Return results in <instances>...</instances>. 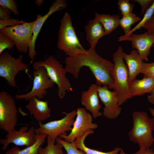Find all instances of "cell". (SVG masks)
Returning <instances> with one entry per match:
<instances>
[{
  "mask_svg": "<svg viewBox=\"0 0 154 154\" xmlns=\"http://www.w3.org/2000/svg\"><path fill=\"white\" fill-rule=\"evenodd\" d=\"M66 73L75 79L78 78L80 69L88 67L94 75L98 86H107L112 89L114 81L111 75L114 64L99 56L95 48L90 47L83 52L66 57L64 60Z\"/></svg>",
  "mask_w": 154,
  "mask_h": 154,
  "instance_id": "obj_1",
  "label": "cell"
},
{
  "mask_svg": "<svg viewBox=\"0 0 154 154\" xmlns=\"http://www.w3.org/2000/svg\"><path fill=\"white\" fill-rule=\"evenodd\" d=\"M133 127L128 133L130 140L140 148H149L154 143L152 132L154 130V118H149L145 112L135 111L132 114Z\"/></svg>",
  "mask_w": 154,
  "mask_h": 154,
  "instance_id": "obj_2",
  "label": "cell"
},
{
  "mask_svg": "<svg viewBox=\"0 0 154 154\" xmlns=\"http://www.w3.org/2000/svg\"><path fill=\"white\" fill-rule=\"evenodd\" d=\"M123 52L122 47L119 46L112 55L114 66L111 73L114 81L112 89L117 93L119 106L133 97L129 91L128 69L123 61Z\"/></svg>",
  "mask_w": 154,
  "mask_h": 154,
  "instance_id": "obj_3",
  "label": "cell"
},
{
  "mask_svg": "<svg viewBox=\"0 0 154 154\" xmlns=\"http://www.w3.org/2000/svg\"><path fill=\"white\" fill-rule=\"evenodd\" d=\"M60 23L58 35V48L67 56L84 52L86 50L79 41L70 14L65 13L60 20Z\"/></svg>",
  "mask_w": 154,
  "mask_h": 154,
  "instance_id": "obj_4",
  "label": "cell"
},
{
  "mask_svg": "<svg viewBox=\"0 0 154 154\" xmlns=\"http://www.w3.org/2000/svg\"><path fill=\"white\" fill-rule=\"evenodd\" d=\"M33 67L34 70L40 67L45 68L50 78L57 86L58 95L60 99L64 98L66 92L72 91L71 83L66 76L65 68L54 57L50 56L44 60L35 62Z\"/></svg>",
  "mask_w": 154,
  "mask_h": 154,
  "instance_id": "obj_5",
  "label": "cell"
},
{
  "mask_svg": "<svg viewBox=\"0 0 154 154\" xmlns=\"http://www.w3.org/2000/svg\"><path fill=\"white\" fill-rule=\"evenodd\" d=\"M35 20L16 26L6 27L0 32L10 38L14 42L17 50L21 53L28 51L32 38Z\"/></svg>",
  "mask_w": 154,
  "mask_h": 154,
  "instance_id": "obj_6",
  "label": "cell"
},
{
  "mask_svg": "<svg viewBox=\"0 0 154 154\" xmlns=\"http://www.w3.org/2000/svg\"><path fill=\"white\" fill-rule=\"evenodd\" d=\"M63 114L66 116L61 119L47 122L44 124L38 121L39 127L35 129L36 133L47 135L54 144L57 138L61 134L66 135V131H71L76 115V110L68 113L64 111Z\"/></svg>",
  "mask_w": 154,
  "mask_h": 154,
  "instance_id": "obj_7",
  "label": "cell"
},
{
  "mask_svg": "<svg viewBox=\"0 0 154 154\" xmlns=\"http://www.w3.org/2000/svg\"><path fill=\"white\" fill-rule=\"evenodd\" d=\"M23 56L17 58L13 57L7 50L0 56V76L5 79L10 86L17 87L15 78L20 71L25 70L27 73L28 66L23 62Z\"/></svg>",
  "mask_w": 154,
  "mask_h": 154,
  "instance_id": "obj_8",
  "label": "cell"
},
{
  "mask_svg": "<svg viewBox=\"0 0 154 154\" xmlns=\"http://www.w3.org/2000/svg\"><path fill=\"white\" fill-rule=\"evenodd\" d=\"M18 120L15 102L5 91L0 92V128L7 133L15 130Z\"/></svg>",
  "mask_w": 154,
  "mask_h": 154,
  "instance_id": "obj_9",
  "label": "cell"
},
{
  "mask_svg": "<svg viewBox=\"0 0 154 154\" xmlns=\"http://www.w3.org/2000/svg\"><path fill=\"white\" fill-rule=\"evenodd\" d=\"M33 76V85L31 91L26 94L16 95L17 99H24L28 101L33 97H36L41 100L47 96L46 90L52 88L55 84L49 78L46 69L43 67L34 70Z\"/></svg>",
  "mask_w": 154,
  "mask_h": 154,
  "instance_id": "obj_10",
  "label": "cell"
},
{
  "mask_svg": "<svg viewBox=\"0 0 154 154\" xmlns=\"http://www.w3.org/2000/svg\"><path fill=\"white\" fill-rule=\"evenodd\" d=\"M76 111V117L70 134L68 135L61 134L59 136L68 143L73 142L76 138L83 135L88 130L98 127L97 124L92 122V116L84 108H78Z\"/></svg>",
  "mask_w": 154,
  "mask_h": 154,
  "instance_id": "obj_11",
  "label": "cell"
},
{
  "mask_svg": "<svg viewBox=\"0 0 154 154\" xmlns=\"http://www.w3.org/2000/svg\"><path fill=\"white\" fill-rule=\"evenodd\" d=\"M35 129L33 126L29 129L28 126L26 125L20 127L18 131L15 129L7 133L5 138L0 140V144L3 145L2 150L6 149L11 143L17 146L29 147L32 145L36 141L35 138Z\"/></svg>",
  "mask_w": 154,
  "mask_h": 154,
  "instance_id": "obj_12",
  "label": "cell"
},
{
  "mask_svg": "<svg viewBox=\"0 0 154 154\" xmlns=\"http://www.w3.org/2000/svg\"><path fill=\"white\" fill-rule=\"evenodd\" d=\"M99 98L103 104V114L106 118L113 119L120 114L121 108L118 105L119 99L116 91H111L107 86H98Z\"/></svg>",
  "mask_w": 154,
  "mask_h": 154,
  "instance_id": "obj_13",
  "label": "cell"
},
{
  "mask_svg": "<svg viewBox=\"0 0 154 154\" xmlns=\"http://www.w3.org/2000/svg\"><path fill=\"white\" fill-rule=\"evenodd\" d=\"M119 42L125 40L131 42L132 48L137 50L139 55L142 60L147 61L151 48L154 44V35L147 32L140 34H135L133 33L128 35H121L117 39Z\"/></svg>",
  "mask_w": 154,
  "mask_h": 154,
  "instance_id": "obj_14",
  "label": "cell"
},
{
  "mask_svg": "<svg viewBox=\"0 0 154 154\" xmlns=\"http://www.w3.org/2000/svg\"><path fill=\"white\" fill-rule=\"evenodd\" d=\"M67 6L68 3L65 0H56L49 8V10L46 14L43 16L41 14L37 15L33 27V37L28 50L29 56L32 60H34L36 55L35 49L36 40L44 23L53 13L64 10Z\"/></svg>",
  "mask_w": 154,
  "mask_h": 154,
  "instance_id": "obj_15",
  "label": "cell"
},
{
  "mask_svg": "<svg viewBox=\"0 0 154 154\" xmlns=\"http://www.w3.org/2000/svg\"><path fill=\"white\" fill-rule=\"evenodd\" d=\"M98 86L96 84H91L88 89L83 91L81 95L82 104L86 109L90 112L94 118L100 117L102 113L100 111L102 106L99 101Z\"/></svg>",
  "mask_w": 154,
  "mask_h": 154,
  "instance_id": "obj_16",
  "label": "cell"
},
{
  "mask_svg": "<svg viewBox=\"0 0 154 154\" xmlns=\"http://www.w3.org/2000/svg\"><path fill=\"white\" fill-rule=\"evenodd\" d=\"M28 101L26 108L38 122L44 121L50 117L51 110L48 106V101L41 100L36 97H33Z\"/></svg>",
  "mask_w": 154,
  "mask_h": 154,
  "instance_id": "obj_17",
  "label": "cell"
},
{
  "mask_svg": "<svg viewBox=\"0 0 154 154\" xmlns=\"http://www.w3.org/2000/svg\"><path fill=\"white\" fill-rule=\"evenodd\" d=\"M122 56L127 65L128 71V83L129 84L137 75L141 73L143 62L137 50L133 49L129 54L123 52Z\"/></svg>",
  "mask_w": 154,
  "mask_h": 154,
  "instance_id": "obj_18",
  "label": "cell"
},
{
  "mask_svg": "<svg viewBox=\"0 0 154 154\" xmlns=\"http://www.w3.org/2000/svg\"><path fill=\"white\" fill-rule=\"evenodd\" d=\"M86 39L90 47H96L99 40L106 35L102 24L95 19L90 20L85 27Z\"/></svg>",
  "mask_w": 154,
  "mask_h": 154,
  "instance_id": "obj_19",
  "label": "cell"
},
{
  "mask_svg": "<svg viewBox=\"0 0 154 154\" xmlns=\"http://www.w3.org/2000/svg\"><path fill=\"white\" fill-rule=\"evenodd\" d=\"M154 88V78L144 77L140 80L135 79L129 84V92L133 97L151 93Z\"/></svg>",
  "mask_w": 154,
  "mask_h": 154,
  "instance_id": "obj_20",
  "label": "cell"
},
{
  "mask_svg": "<svg viewBox=\"0 0 154 154\" xmlns=\"http://www.w3.org/2000/svg\"><path fill=\"white\" fill-rule=\"evenodd\" d=\"M47 136L46 134L35 133V138L36 141L33 145L22 150L17 146H14L7 151L5 154H37L40 147L42 146Z\"/></svg>",
  "mask_w": 154,
  "mask_h": 154,
  "instance_id": "obj_21",
  "label": "cell"
},
{
  "mask_svg": "<svg viewBox=\"0 0 154 154\" xmlns=\"http://www.w3.org/2000/svg\"><path fill=\"white\" fill-rule=\"evenodd\" d=\"M94 19L102 25L106 35L111 34L119 25L120 17L116 15L99 14L95 13Z\"/></svg>",
  "mask_w": 154,
  "mask_h": 154,
  "instance_id": "obj_22",
  "label": "cell"
},
{
  "mask_svg": "<svg viewBox=\"0 0 154 154\" xmlns=\"http://www.w3.org/2000/svg\"><path fill=\"white\" fill-rule=\"evenodd\" d=\"M94 133L92 129L88 130L82 136L76 138L74 141V143L77 148L83 151L86 154H118L121 148L116 147L113 150L110 152H104L90 149L87 147L84 144V140L89 135Z\"/></svg>",
  "mask_w": 154,
  "mask_h": 154,
  "instance_id": "obj_23",
  "label": "cell"
},
{
  "mask_svg": "<svg viewBox=\"0 0 154 154\" xmlns=\"http://www.w3.org/2000/svg\"><path fill=\"white\" fill-rule=\"evenodd\" d=\"M47 143L45 147H42V146L40 147L37 154H60L63 151V147L60 144L56 142V144L55 145L48 136L47 137Z\"/></svg>",
  "mask_w": 154,
  "mask_h": 154,
  "instance_id": "obj_24",
  "label": "cell"
},
{
  "mask_svg": "<svg viewBox=\"0 0 154 154\" xmlns=\"http://www.w3.org/2000/svg\"><path fill=\"white\" fill-rule=\"evenodd\" d=\"M141 20L139 17L132 13L123 16L122 18L120 19L119 25L123 29L125 35H126L129 33L131 30V27L132 25Z\"/></svg>",
  "mask_w": 154,
  "mask_h": 154,
  "instance_id": "obj_25",
  "label": "cell"
},
{
  "mask_svg": "<svg viewBox=\"0 0 154 154\" xmlns=\"http://www.w3.org/2000/svg\"><path fill=\"white\" fill-rule=\"evenodd\" d=\"M154 12V1L151 5L147 10L143 18L140 22L133 28L131 30L128 34V35L133 33L136 30H139L143 27L145 24L150 19Z\"/></svg>",
  "mask_w": 154,
  "mask_h": 154,
  "instance_id": "obj_26",
  "label": "cell"
},
{
  "mask_svg": "<svg viewBox=\"0 0 154 154\" xmlns=\"http://www.w3.org/2000/svg\"><path fill=\"white\" fill-rule=\"evenodd\" d=\"M55 142L60 144L66 150L67 154H86L82 150H78L75 146L74 142L68 143L58 137L56 139Z\"/></svg>",
  "mask_w": 154,
  "mask_h": 154,
  "instance_id": "obj_27",
  "label": "cell"
},
{
  "mask_svg": "<svg viewBox=\"0 0 154 154\" xmlns=\"http://www.w3.org/2000/svg\"><path fill=\"white\" fill-rule=\"evenodd\" d=\"M15 46L14 42L9 37L0 32V54L6 49H12Z\"/></svg>",
  "mask_w": 154,
  "mask_h": 154,
  "instance_id": "obj_28",
  "label": "cell"
},
{
  "mask_svg": "<svg viewBox=\"0 0 154 154\" xmlns=\"http://www.w3.org/2000/svg\"><path fill=\"white\" fill-rule=\"evenodd\" d=\"M118 9L121 15L125 16L132 13L134 5L128 0H119L117 2Z\"/></svg>",
  "mask_w": 154,
  "mask_h": 154,
  "instance_id": "obj_29",
  "label": "cell"
},
{
  "mask_svg": "<svg viewBox=\"0 0 154 154\" xmlns=\"http://www.w3.org/2000/svg\"><path fill=\"white\" fill-rule=\"evenodd\" d=\"M18 6L17 4L13 0H0V7L9 9L16 16L19 14L17 8Z\"/></svg>",
  "mask_w": 154,
  "mask_h": 154,
  "instance_id": "obj_30",
  "label": "cell"
},
{
  "mask_svg": "<svg viewBox=\"0 0 154 154\" xmlns=\"http://www.w3.org/2000/svg\"><path fill=\"white\" fill-rule=\"evenodd\" d=\"M141 73L144 74V77L154 78V62L148 63L143 62Z\"/></svg>",
  "mask_w": 154,
  "mask_h": 154,
  "instance_id": "obj_31",
  "label": "cell"
},
{
  "mask_svg": "<svg viewBox=\"0 0 154 154\" xmlns=\"http://www.w3.org/2000/svg\"><path fill=\"white\" fill-rule=\"evenodd\" d=\"M24 21L14 18L0 20V29L3 28L8 27H12L25 23Z\"/></svg>",
  "mask_w": 154,
  "mask_h": 154,
  "instance_id": "obj_32",
  "label": "cell"
},
{
  "mask_svg": "<svg viewBox=\"0 0 154 154\" xmlns=\"http://www.w3.org/2000/svg\"><path fill=\"white\" fill-rule=\"evenodd\" d=\"M132 1L136 2L140 5L141 7L140 15H142L145 12L151 5L154 0H134Z\"/></svg>",
  "mask_w": 154,
  "mask_h": 154,
  "instance_id": "obj_33",
  "label": "cell"
},
{
  "mask_svg": "<svg viewBox=\"0 0 154 154\" xmlns=\"http://www.w3.org/2000/svg\"><path fill=\"white\" fill-rule=\"evenodd\" d=\"M143 28L147 30V32L148 33L154 35V12L151 18Z\"/></svg>",
  "mask_w": 154,
  "mask_h": 154,
  "instance_id": "obj_34",
  "label": "cell"
},
{
  "mask_svg": "<svg viewBox=\"0 0 154 154\" xmlns=\"http://www.w3.org/2000/svg\"><path fill=\"white\" fill-rule=\"evenodd\" d=\"M11 11L9 9L0 7V20L10 19Z\"/></svg>",
  "mask_w": 154,
  "mask_h": 154,
  "instance_id": "obj_35",
  "label": "cell"
},
{
  "mask_svg": "<svg viewBox=\"0 0 154 154\" xmlns=\"http://www.w3.org/2000/svg\"><path fill=\"white\" fill-rule=\"evenodd\" d=\"M120 153L128 154L124 152L121 149L120 151ZM133 154H154V152L152 149L149 148H140L137 152Z\"/></svg>",
  "mask_w": 154,
  "mask_h": 154,
  "instance_id": "obj_36",
  "label": "cell"
},
{
  "mask_svg": "<svg viewBox=\"0 0 154 154\" xmlns=\"http://www.w3.org/2000/svg\"><path fill=\"white\" fill-rule=\"evenodd\" d=\"M147 99L149 102L154 105V88L149 95L147 96Z\"/></svg>",
  "mask_w": 154,
  "mask_h": 154,
  "instance_id": "obj_37",
  "label": "cell"
},
{
  "mask_svg": "<svg viewBox=\"0 0 154 154\" xmlns=\"http://www.w3.org/2000/svg\"><path fill=\"white\" fill-rule=\"evenodd\" d=\"M43 1L42 0H37L35 2L36 5L37 6L41 5L43 3Z\"/></svg>",
  "mask_w": 154,
  "mask_h": 154,
  "instance_id": "obj_38",
  "label": "cell"
},
{
  "mask_svg": "<svg viewBox=\"0 0 154 154\" xmlns=\"http://www.w3.org/2000/svg\"><path fill=\"white\" fill-rule=\"evenodd\" d=\"M149 109L152 116L154 117V109L152 108H150Z\"/></svg>",
  "mask_w": 154,
  "mask_h": 154,
  "instance_id": "obj_39",
  "label": "cell"
},
{
  "mask_svg": "<svg viewBox=\"0 0 154 154\" xmlns=\"http://www.w3.org/2000/svg\"><path fill=\"white\" fill-rule=\"evenodd\" d=\"M60 154H67L66 153H64L63 151H62L60 153Z\"/></svg>",
  "mask_w": 154,
  "mask_h": 154,
  "instance_id": "obj_40",
  "label": "cell"
},
{
  "mask_svg": "<svg viewBox=\"0 0 154 154\" xmlns=\"http://www.w3.org/2000/svg\"><path fill=\"white\" fill-rule=\"evenodd\" d=\"M153 46L154 48V44L153 45Z\"/></svg>",
  "mask_w": 154,
  "mask_h": 154,
  "instance_id": "obj_41",
  "label": "cell"
},
{
  "mask_svg": "<svg viewBox=\"0 0 154 154\" xmlns=\"http://www.w3.org/2000/svg\"><path fill=\"white\" fill-rule=\"evenodd\" d=\"M119 154H120V153H119Z\"/></svg>",
  "mask_w": 154,
  "mask_h": 154,
  "instance_id": "obj_42",
  "label": "cell"
}]
</instances>
